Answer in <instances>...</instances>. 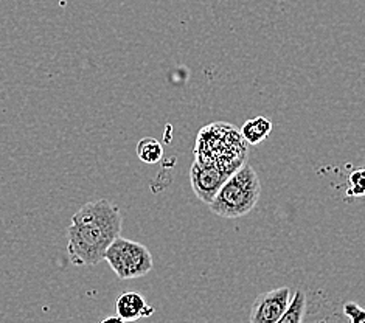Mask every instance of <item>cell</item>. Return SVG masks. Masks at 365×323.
Returning a JSON list of instances; mask_svg holds the SVG:
<instances>
[{
  "label": "cell",
  "instance_id": "obj_1",
  "mask_svg": "<svg viewBox=\"0 0 365 323\" xmlns=\"http://www.w3.org/2000/svg\"><path fill=\"white\" fill-rule=\"evenodd\" d=\"M123 216L108 199L92 200L72 216L68 225L67 252L75 266H95L121 235Z\"/></svg>",
  "mask_w": 365,
  "mask_h": 323
},
{
  "label": "cell",
  "instance_id": "obj_2",
  "mask_svg": "<svg viewBox=\"0 0 365 323\" xmlns=\"http://www.w3.org/2000/svg\"><path fill=\"white\" fill-rule=\"evenodd\" d=\"M247 146L249 143L237 128L229 123H212L199 130L195 146L196 162L218 168L230 176L246 163Z\"/></svg>",
  "mask_w": 365,
  "mask_h": 323
},
{
  "label": "cell",
  "instance_id": "obj_3",
  "mask_svg": "<svg viewBox=\"0 0 365 323\" xmlns=\"http://www.w3.org/2000/svg\"><path fill=\"white\" fill-rule=\"evenodd\" d=\"M259 195H262V182L255 168L249 163H242L225 179L218 195L208 207L215 215L225 220H237L254 210Z\"/></svg>",
  "mask_w": 365,
  "mask_h": 323
},
{
  "label": "cell",
  "instance_id": "obj_4",
  "mask_svg": "<svg viewBox=\"0 0 365 323\" xmlns=\"http://www.w3.org/2000/svg\"><path fill=\"white\" fill-rule=\"evenodd\" d=\"M104 261H108L120 280H133L140 278L153 270V255L146 246L126 238H115L104 253Z\"/></svg>",
  "mask_w": 365,
  "mask_h": 323
},
{
  "label": "cell",
  "instance_id": "obj_5",
  "mask_svg": "<svg viewBox=\"0 0 365 323\" xmlns=\"http://www.w3.org/2000/svg\"><path fill=\"white\" fill-rule=\"evenodd\" d=\"M291 297L292 291L288 286L259 294L252 304L249 320L252 323H278L288 308Z\"/></svg>",
  "mask_w": 365,
  "mask_h": 323
},
{
  "label": "cell",
  "instance_id": "obj_6",
  "mask_svg": "<svg viewBox=\"0 0 365 323\" xmlns=\"http://www.w3.org/2000/svg\"><path fill=\"white\" fill-rule=\"evenodd\" d=\"M227 178V174H224L218 168L208 167V165L199 163L196 160L190 171L191 187H193L196 196L207 205L212 202L216 195H218L220 188L222 187V183Z\"/></svg>",
  "mask_w": 365,
  "mask_h": 323
},
{
  "label": "cell",
  "instance_id": "obj_7",
  "mask_svg": "<svg viewBox=\"0 0 365 323\" xmlns=\"http://www.w3.org/2000/svg\"><path fill=\"white\" fill-rule=\"evenodd\" d=\"M115 309L121 322H135L138 319L150 317L154 312V308L150 307L145 297L138 292L121 294L117 299Z\"/></svg>",
  "mask_w": 365,
  "mask_h": 323
},
{
  "label": "cell",
  "instance_id": "obj_8",
  "mask_svg": "<svg viewBox=\"0 0 365 323\" xmlns=\"http://www.w3.org/2000/svg\"><path fill=\"white\" fill-rule=\"evenodd\" d=\"M271 133H272V121L262 116L247 120L241 128V135L245 137V140L252 146L264 142Z\"/></svg>",
  "mask_w": 365,
  "mask_h": 323
},
{
  "label": "cell",
  "instance_id": "obj_9",
  "mask_svg": "<svg viewBox=\"0 0 365 323\" xmlns=\"http://www.w3.org/2000/svg\"><path fill=\"white\" fill-rule=\"evenodd\" d=\"M307 314V294L302 289H297L289 300L288 308H286L283 317L278 323H300L305 320Z\"/></svg>",
  "mask_w": 365,
  "mask_h": 323
},
{
  "label": "cell",
  "instance_id": "obj_10",
  "mask_svg": "<svg viewBox=\"0 0 365 323\" xmlns=\"http://www.w3.org/2000/svg\"><path fill=\"white\" fill-rule=\"evenodd\" d=\"M137 157L148 165L158 163L163 157V146L155 138L145 137L137 143Z\"/></svg>",
  "mask_w": 365,
  "mask_h": 323
},
{
  "label": "cell",
  "instance_id": "obj_11",
  "mask_svg": "<svg viewBox=\"0 0 365 323\" xmlns=\"http://www.w3.org/2000/svg\"><path fill=\"white\" fill-rule=\"evenodd\" d=\"M346 196L364 198L365 196V170H354L349 176V190Z\"/></svg>",
  "mask_w": 365,
  "mask_h": 323
},
{
  "label": "cell",
  "instance_id": "obj_12",
  "mask_svg": "<svg viewBox=\"0 0 365 323\" xmlns=\"http://www.w3.org/2000/svg\"><path fill=\"white\" fill-rule=\"evenodd\" d=\"M344 314L351 323H365V308L354 302H346L344 304Z\"/></svg>",
  "mask_w": 365,
  "mask_h": 323
}]
</instances>
